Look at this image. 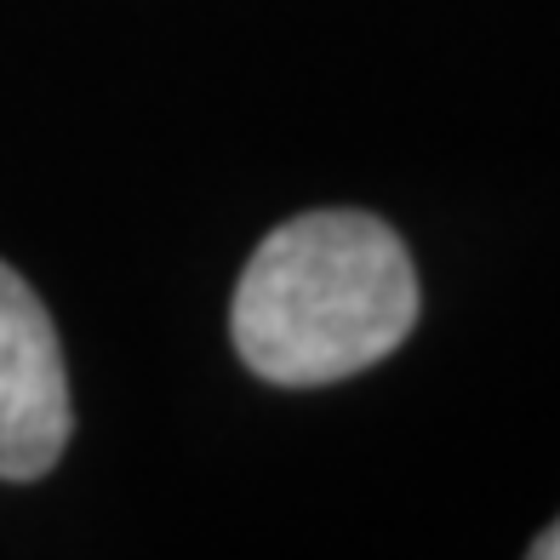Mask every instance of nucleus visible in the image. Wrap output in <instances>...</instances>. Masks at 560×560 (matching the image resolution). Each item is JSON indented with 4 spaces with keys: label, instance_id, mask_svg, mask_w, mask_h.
<instances>
[{
    "label": "nucleus",
    "instance_id": "nucleus-1",
    "mask_svg": "<svg viewBox=\"0 0 560 560\" xmlns=\"http://www.w3.org/2000/svg\"><path fill=\"white\" fill-rule=\"evenodd\" d=\"M235 349L280 389L366 372L418 326L400 235L366 212H303L269 229L235 287Z\"/></svg>",
    "mask_w": 560,
    "mask_h": 560
},
{
    "label": "nucleus",
    "instance_id": "nucleus-3",
    "mask_svg": "<svg viewBox=\"0 0 560 560\" xmlns=\"http://www.w3.org/2000/svg\"><path fill=\"white\" fill-rule=\"evenodd\" d=\"M526 560H560V521H549V532H538V544L526 549Z\"/></svg>",
    "mask_w": 560,
    "mask_h": 560
},
{
    "label": "nucleus",
    "instance_id": "nucleus-2",
    "mask_svg": "<svg viewBox=\"0 0 560 560\" xmlns=\"http://www.w3.org/2000/svg\"><path fill=\"white\" fill-rule=\"evenodd\" d=\"M74 429L58 326L30 280L0 264V480H40Z\"/></svg>",
    "mask_w": 560,
    "mask_h": 560
}]
</instances>
